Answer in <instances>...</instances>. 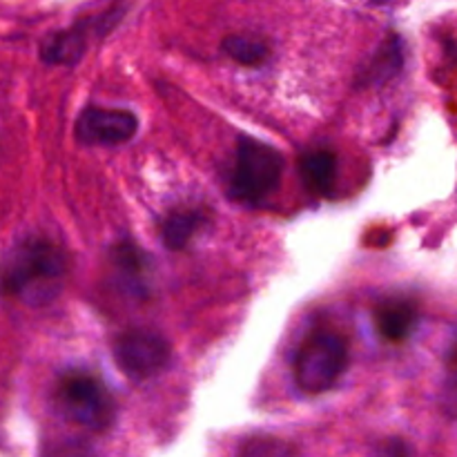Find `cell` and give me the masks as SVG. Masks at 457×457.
<instances>
[{"instance_id":"52a82bcc","label":"cell","mask_w":457,"mask_h":457,"mask_svg":"<svg viewBox=\"0 0 457 457\" xmlns=\"http://www.w3.org/2000/svg\"><path fill=\"white\" fill-rule=\"evenodd\" d=\"M375 324H378L379 335L386 342L400 344L413 335L420 324V308L409 299H391L384 302L375 312Z\"/></svg>"},{"instance_id":"5bb4252c","label":"cell","mask_w":457,"mask_h":457,"mask_svg":"<svg viewBox=\"0 0 457 457\" xmlns=\"http://www.w3.org/2000/svg\"><path fill=\"white\" fill-rule=\"evenodd\" d=\"M244 453H253V455H262V453H286V451H293L290 446H284L281 442H272L268 445V440H254L253 445L244 446Z\"/></svg>"},{"instance_id":"4fadbf2b","label":"cell","mask_w":457,"mask_h":457,"mask_svg":"<svg viewBox=\"0 0 457 457\" xmlns=\"http://www.w3.org/2000/svg\"><path fill=\"white\" fill-rule=\"evenodd\" d=\"M402 65V49L400 43H393V45H384V49L379 52V56L375 58L373 65L369 67L366 71V79L364 80H386L388 76L395 74Z\"/></svg>"},{"instance_id":"7a4b0ae2","label":"cell","mask_w":457,"mask_h":457,"mask_svg":"<svg viewBox=\"0 0 457 457\" xmlns=\"http://www.w3.org/2000/svg\"><path fill=\"white\" fill-rule=\"evenodd\" d=\"M284 174V156L275 147L250 137L237 143L235 168L230 177L232 199L257 205L279 187Z\"/></svg>"},{"instance_id":"277c9868","label":"cell","mask_w":457,"mask_h":457,"mask_svg":"<svg viewBox=\"0 0 457 457\" xmlns=\"http://www.w3.org/2000/svg\"><path fill=\"white\" fill-rule=\"evenodd\" d=\"M56 402L67 420L87 431H105L114 422V400L94 375L67 373L58 382Z\"/></svg>"},{"instance_id":"30bf717a","label":"cell","mask_w":457,"mask_h":457,"mask_svg":"<svg viewBox=\"0 0 457 457\" xmlns=\"http://www.w3.org/2000/svg\"><path fill=\"white\" fill-rule=\"evenodd\" d=\"M204 223L205 217L201 212H195V210L170 214L163 221V228H161V239H163L165 248L183 250Z\"/></svg>"},{"instance_id":"8fae6325","label":"cell","mask_w":457,"mask_h":457,"mask_svg":"<svg viewBox=\"0 0 457 457\" xmlns=\"http://www.w3.org/2000/svg\"><path fill=\"white\" fill-rule=\"evenodd\" d=\"M223 52L232 58V61L241 62V65L254 67L259 62H263L270 54V47L263 38L248 34H232L223 40Z\"/></svg>"},{"instance_id":"9c48e42d","label":"cell","mask_w":457,"mask_h":457,"mask_svg":"<svg viewBox=\"0 0 457 457\" xmlns=\"http://www.w3.org/2000/svg\"><path fill=\"white\" fill-rule=\"evenodd\" d=\"M85 49V27L58 31L43 45V61L61 62V65H74Z\"/></svg>"},{"instance_id":"3957f363","label":"cell","mask_w":457,"mask_h":457,"mask_svg":"<svg viewBox=\"0 0 457 457\" xmlns=\"http://www.w3.org/2000/svg\"><path fill=\"white\" fill-rule=\"evenodd\" d=\"M348 366V344L337 333H312L295 360V382L308 395L330 391Z\"/></svg>"},{"instance_id":"ba28073f","label":"cell","mask_w":457,"mask_h":457,"mask_svg":"<svg viewBox=\"0 0 457 457\" xmlns=\"http://www.w3.org/2000/svg\"><path fill=\"white\" fill-rule=\"evenodd\" d=\"M299 172L311 192L328 196L337 179V156L330 150H312L299 161Z\"/></svg>"},{"instance_id":"6da1fadb","label":"cell","mask_w":457,"mask_h":457,"mask_svg":"<svg viewBox=\"0 0 457 457\" xmlns=\"http://www.w3.org/2000/svg\"><path fill=\"white\" fill-rule=\"evenodd\" d=\"M67 254L49 239H27L0 266V290L29 306H45L62 290Z\"/></svg>"},{"instance_id":"5b68a950","label":"cell","mask_w":457,"mask_h":457,"mask_svg":"<svg viewBox=\"0 0 457 457\" xmlns=\"http://www.w3.org/2000/svg\"><path fill=\"white\" fill-rule=\"evenodd\" d=\"M114 361L129 379L141 382L168 366L170 344L154 330H128L114 342Z\"/></svg>"},{"instance_id":"7c38bea8","label":"cell","mask_w":457,"mask_h":457,"mask_svg":"<svg viewBox=\"0 0 457 457\" xmlns=\"http://www.w3.org/2000/svg\"><path fill=\"white\" fill-rule=\"evenodd\" d=\"M112 263H114L116 270L120 272V277H125L132 286L141 284V281L145 279L147 268H150L147 254L143 253L138 245L128 244V241L116 245L114 253H112Z\"/></svg>"},{"instance_id":"8992f818","label":"cell","mask_w":457,"mask_h":457,"mask_svg":"<svg viewBox=\"0 0 457 457\" xmlns=\"http://www.w3.org/2000/svg\"><path fill=\"white\" fill-rule=\"evenodd\" d=\"M138 120L128 110L87 107L79 116L76 137L85 145H119L137 134Z\"/></svg>"}]
</instances>
